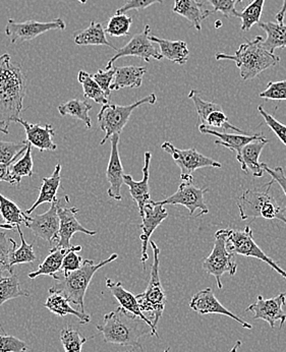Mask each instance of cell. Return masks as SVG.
I'll return each mask as SVG.
<instances>
[{"mask_svg": "<svg viewBox=\"0 0 286 352\" xmlns=\"http://www.w3.org/2000/svg\"><path fill=\"white\" fill-rule=\"evenodd\" d=\"M25 96L26 76L4 53L0 56V126L8 131L10 124L21 118Z\"/></svg>", "mask_w": 286, "mask_h": 352, "instance_id": "6da1fadb", "label": "cell"}, {"mask_svg": "<svg viewBox=\"0 0 286 352\" xmlns=\"http://www.w3.org/2000/svg\"><path fill=\"white\" fill-rule=\"evenodd\" d=\"M96 328L102 333L105 343L133 349L139 347L141 351L143 349L140 339L145 335H152V329L145 321L122 307L105 315L103 325H96Z\"/></svg>", "mask_w": 286, "mask_h": 352, "instance_id": "7a4b0ae2", "label": "cell"}, {"mask_svg": "<svg viewBox=\"0 0 286 352\" xmlns=\"http://www.w3.org/2000/svg\"><path fill=\"white\" fill-rule=\"evenodd\" d=\"M263 37L258 36L255 39L241 44L234 54L217 53L216 59L234 61L241 78L245 80H252L266 69L275 67L280 61V57L269 52L263 45Z\"/></svg>", "mask_w": 286, "mask_h": 352, "instance_id": "3957f363", "label": "cell"}, {"mask_svg": "<svg viewBox=\"0 0 286 352\" xmlns=\"http://www.w3.org/2000/svg\"><path fill=\"white\" fill-rule=\"evenodd\" d=\"M118 258V254H113L99 264H95L93 260H86L78 270L69 273H63L60 271L57 274V283L50 288V294H61L69 302L78 305L80 311L85 313V296L91 280L99 269L113 262Z\"/></svg>", "mask_w": 286, "mask_h": 352, "instance_id": "277c9868", "label": "cell"}, {"mask_svg": "<svg viewBox=\"0 0 286 352\" xmlns=\"http://www.w3.org/2000/svg\"><path fill=\"white\" fill-rule=\"evenodd\" d=\"M267 188L265 192L248 190L237 199V207L239 209L241 220L248 218H264L268 220H278L286 226L285 209L278 205L275 199L270 196Z\"/></svg>", "mask_w": 286, "mask_h": 352, "instance_id": "5b68a950", "label": "cell"}, {"mask_svg": "<svg viewBox=\"0 0 286 352\" xmlns=\"http://www.w3.org/2000/svg\"><path fill=\"white\" fill-rule=\"evenodd\" d=\"M152 250H153L154 260L151 269V277L149 284L143 294H138L137 300L144 314H150L151 321L154 326H157L159 320L162 317L166 305V294L164 288L161 284L160 276H159V254L160 250L157 247L155 241H150Z\"/></svg>", "mask_w": 286, "mask_h": 352, "instance_id": "8992f818", "label": "cell"}, {"mask_svg": "<svg viewBox=\"0 0 286 352\" xmlns=\"http://www.w3.org/2000/svg\"><path fill=\"white\" fill-rule=\"evenodd\" d=\"M156 95H148L145 98L141 100L135 101L131 105L120 106L118 104L108 103L102 106L100 112H99L97 118H98L99 126L101 131H104L105 135L101 141L100 145H104L105 142L113 135H120L124 127L126 126L131 113L135 108L140 107L144 104H151L154 105L156 103Z\"/></svg>", "mask_w": 286, "mask_h": 352, "instance_id": "52a82bcc", "label": "cell"}, {"mask_svg": "<svg viewBox=\"0 0 286 352\" xmlns=\"http://www.w3.org/2000/svg\"><path fill=\"white\" fill-rule=\"evenodd\" d=\"M226 229H220L215 233L213 251L203 261V269L207 274L215 277L218 288L222 289L221 278L226 273L234 276L237 271L235 254L226 245Z\"/></svg>", "mask_w": 286, "mask_h": 352, "instance_id": "ba28073f", "label": "cell"}, {"mask_svg": "<svg viewBox=\"0 0 286 352\" xmlns=\"http://www.w3.org/2000/svg\"><path fill=\"white\" fill-rule=\"evenodd\" d=\"M253 230L251 227L247 226L243 230H234V229H226V245L230 252L239 256H249V258H256L258 260L266 263L271 268L274 269L278 274L286 280V272L273 260L270 256H267L264 252L261 250L259 245L256 243L254 239Z\"/></svg>", "mask_w": 286, "mask_h": 352, "instance_id": "9c48e42d", "label": "cell"}, {"mask_svg": "<svg viewBox=\"0 0 286 352\" xmlns=\"http://www.w3.org/2000/svg\"><path fill=\"white\" fill-rule=\"evenodd\" d=\"M161 149L171 155L175 164L181 169L182 182H192V173L197 169L205 168V167H213V168L222 167L221 163L204 156L197 151L196 148L182 150L175 147L170 142H165L161 145Z\"/></svg>", "mask_w": 286, "mask_h": 352, "instance_id": "30bf717a", "label": "cell"}, {"mask_svg": "<svg viewBox=\"0 0 286 352\" xmlns=\"http://www.w3.org/2000/svg\"><path fill=\"white\" fill-rule=\"evenodd\" d=\"M67 28L63 19H54L52 22H38V21H26L19 23L12 19H8L6 27V34L10 38V43L22 45L25 42L31 41L38 36L43 35L52 30L63 31Z\"/></svg>", "mask_w": 286, "mask_h": 352, "instance_id": "8fae6325", "label": "cell"}, {"mask_svg": "<svg viewBox=\"0 0 286 352\" xmlns=\"http://www.w3.org/2000/svg\"><path fill=\"white\" fill-rule=\"evenodd\" d=\"M150 34H151V28L149 25H146L141 33L135 34L126 45L116 50V54H114V56L108 61L105 69L107 71L111 69L113 63L120 57H139L146 63H150L151 58L161 60L163 58L162 54L160 50L156 47L155 43L150 40Z\"/></svg>", "mask_w": 286, "mask_h": 352, "instance_id": "7c38bea8", "label": "cell"}, {"mask_svg": "<svg viewBox=\"0 0 286 352\" xmlns=\"http://www.w3.org/2000/svg\"><path fill=\"white\" fill-rule=\"evenodd\" d=\"M208 190L207 188H197L192 182H182L177 192L165 199L164 201H159V204L162 206H184L190 212V217H192L195 212L200 210L198 217H201V216L207 215L209 213L208 207L204 201V194Z\"/></svg>", "mask_w": 286, "mask_h": 352, "instance_id": "4fadbf2b", "label": "cell"}, {"mask_svg": "<svg viewBox=\"0 0 286 352\" xmlns=\"http://www.w3.org/2000/svg\"><path fill=\"white\" fill-rule=\"evenodd\" d=\"M61 199L53 201L52 207L41 215H34L30 217L29 221L25 223L28 228L33 231L36 236L50 243V245L58 243L59 227L60 218L58 209L60 207Z\"/></svg>", "mask_w": 286, "mask_h": 352, "instance_id": "5bb4252c", "label": "cell"}, {"mask_svg": "<svg viewBox=\"0 0 286 352\" xmlns=\"http://www.w3.org/2000/svg\"><path fill=\"white\" fill-rule=\"evenodd\" d=\"M285 303L286 294H278L268 300H265L262 296H258L257 300L248 307L245 311L253 314L254 320H263L272 329H274L277 322H280V328H283L286 322V314L283 311Z\"/></svg>", "mask_w": 286, "mask_h": 352, "instance_id": "9a60e30c", "label": "cell"}, {"mask_svg": "<svg viewBox=\"0 0 286 352\" xmlns=\"http://www.w3.org/2000/svg\"><path fill=\"white\" fill-rule=\"evenodd\" d=\"M69 200V197L65 196L61 198L60 207L58 209V215L60 218V227H59L58 243L55 247L63 248V249H69L73 247L71 245L72 237L77 232L85 233L87 235L96 234L97 231L89 230L85 228L77 219L78 209L77 208L67 207V204L63 205L65 201Z\"/></svg>", "mask_w": 286, "mask_h": 352, "instance_id": "2e32d148", "label": "cell"}, {"mask_svg": "<svg viewBox=\"0 0 286 352\" xmlns=\"http://www.w3.org/2000/svg\"><path fill=\"white\" fill-rule=\"evenodd\" d=\"M190 309L192 311L198 313L199 315H222L234 320L236 323H239L241 327L245 329H253V326L248 322L243 321L241 318L237 317L236 315L232 314V311H228L226 307H224L219 300L216 298L215 294L212 292L211 288L201 290L197 292L190 302Z\"/></svg>", "mask_w": 286, "mask_h": 352, "instance_id": "e0dca14e", "label": "cell"}, {"mask_svg": "<svg viewBox=\"0 0 286 352\" xmlns=\"http://www.w3.org/2000/svg\"><path fill=\"white\" fill-rule=\"evenodd\" d=\"M142 217V234L140 236L142 241V263L145 264L148 260V243L150 241L152 233L158 228V226L168 217L164 206L160 205L159 201H151L144 208L143 213L140 214Z\"/></svg>", "mask_w": 286, "mask_h": 352, "instance_id": "ac0fdd59", "label": "cell"}, {"mask_svg": "<svg viewBox=\"0 0 286 352\" xmlns=\"http://www.w3.org/2000/svg\"><path fill=\"white\" fill-rule=\"evenodd\" d=\"M111 141V152H110L109 163L106 170V178L109 182L110 186L107 190L109 198L116 201H122V190L124 182V167L120 160V151H118V143H120V135H113L110 139Z\"/></svg>", "mask_w": 286, "mask_h": 352, "instance_id": "d6986e66", "label": "cell"}, {"mask_svg": "<svg viewBox=\"0 0 286 352\" xmlns=\"http://www.w3.org/2000/svg\"><path fill=\"white\" fill-rule=\"evenodd\" d=\"M106 286L111 292L112 296L120 302V307L122 309H126V311L133 314V315L137 316V317L141 318L143 321H145L151 327L152 335L159 338L157 328L154 326L153 322L142 311L141 307H140L139 302L137 300V296L128 292L120 282H113L109 278L106 279Z\"/></svg>", "mask_w": 286, "mask_h": 352, "instance_id": "ffe728a7", "label": "cell"}, {"mask_svg": "<svg viewBox=\"0 0 286 352\" xmlns=\"http://www.w3.org/2000/svg\"><path fill=\"white\" fill-rule=\"evenodd\" d=\"M152 154L150 152L145 153V165L143 168V178L140 182H135L133 179L131 175H124V184L130 188V194L131 198L139 207L140 214L143 213L144 208L147 204L151 201V196H150V162H151Z\"/></svg>", "mask_w": 286, "mask_h": 352, "instance_id": "44dd1931", "label": "cell"}, {"mask_svg": "<svg viewBox=\"0 0 286 352\" xmlns=\"http://www.w3.org/2000/svg\"><path fill=\"white\" fill-rule=\"evenodd\" d=\"M16 122L24 126L27 135L26 141L33 147L37 148L41 152L55 151L57 149L56 144L53 142L55 131L52 124L41 126L40 124H29L23 118H19Z\"/></svg>", "mask_w": 286, "mask_h": 352, "instance_id": "7402d4cb", "label": "cell"}, {"mask_svg": "<svg viewBox=\"0 0 286 352\" xmlns=\"http://www.w3.org/2000/svg\"><path fill=\"white\" fill-rule=\"evenodd\" d=\"M199 131L203 135H211L217 137L218 140L215 141V145L222 146V147L228 148V149L236 153L237 161L241 158V152L248 144L264 137L263 133H256V135H241V133H226L223 131L208 129L205 126H199Z\"/></svg>", "mask_w": 286, "mask_h": 352, "instance_id": "603a6c76", "label": "cell"}, {"mask_svg": "<svg viewBox=\"0 0 286 352\" xmlns=\"http://www.w3.org/2000/svg\"><path fill=\"white\" fill-rule=\"evenodd\" d=\"M269 143V140L263 137L248 144L241 152L239 162L241 163V170L245 173H252L254 177H262L264 169L262 163L259 162L261 153L265 146Z\"/></svg>", "mask_w": 286, "mask_h": 352, "instance_id": "cb8c5ba5", "label": "cell"}, {"mask_svg": "<svg viewBox=\"0 0 286 352\" xmlns=\"http://www.w3.org/2000/svg\"><path fill=\"white\" fill-rule=\"evenodd\" d=\"M173 10L192 23L197 31H201L203 21L212 14L211 10L205 8L204 4L197 0H175Z\"/></svg>", "mask_w": 286, "mask_h": 352, "instance_id": "d4e9b609", "label": "cell"}, {"mask_svg": "<svg viewBox=\"0 0 286 352\" xmlns=\"http://www.w3.org/2000/svg\"><path fill=\"white\" fill-rule=\"evenodd\" d=\"M146 72V67L135 65L116 67V76L111 85V91H118L124 88H140Z\"/></svg>", "mask_w": 286, "mask_h": 352, "instance_id": "484cf974", "label": "cell"}, {"mask_svg": "<svg viewBox=\"0 0 286 352\" xmlns=\"http://www.w3.org/2000/svg\"><path fill=\"white\" fill-rule=\"evenodd\" d=\"M150 40L158 44L161 54L168 60L182 65L188 61L190 51L186 42L181 40L173 41V40L162 39L152 35H150Z\"/></svg>", "mask_w": 286, "mask_h": 352, "instance_id": "4316f807", "label": "cell"}, {"mask_svg": "<svg viewBox=\"0 0 286 352\" xmlns=\"http://www.w3.org/2000/svg\"><path fill=\"white\" fill-rule=\"evenodd\" d=\"M60 171L61 165L58 163L55 166L52 176L42 178V186L39 188V197H38L35 203L33 204V206L29 210H27V215L33 213L34 210L37 209L42 204H52L53 201L57 200V190H58L59 186H60L61 182Z\"/></svg>", "mask_w": 286, "mask_h": 352, "instance_id": "83f0119b", "label": "cell"}, {"mask_svg": "<svg viewBox=\"0 0 286 352\" xmlns=\"http://www.w3.org/2000/svg\"><path fill=\"white\" fill-rule=\"evenodd\" d=\"M74 245L69 249H63V248L54 247L50 250V254H48L47 258L44 260V262L40 265L39 268L35 272H31L28 274L31 279L39 276H52L53 279L56 280L57 274L61 271L63 268V258L67 256V252L73 250Z\"/></svg>", "mask_w": 286, "mask_h": 352, "instance_id": "f1b7e54d", "label": "cell"}, {"mask_svg": "<svg viewBox=\"0 0 286 352\" xmlns=\"http://www.w3.org/2000/svg\"><path fill=\"white\" fill-rule=\"evenodd\" d=\"M74 41L78 46H108L116 51L118 50L108 41L102 24L95 21H92L87 29L76 34Z\"/></svg>", "mask_w": 286, "mask_h": 352, "instance_id": "f546056e", "label": "cell"}, {"mask_svg": "<svg viewBox=\"0 0 286 352\" xmlns=\"http://www.w3.org/2000/svg\"><path fill=\"white\" fill-rule=\"evenodd\" d=\"M44 307L50 309L52 313L58 316V317H65V316L67 315H73L80 320V324L90 323V316L87 315L86 313H82V311H77V309H74L71 305V302H69L65 296H61V294H50Z\"/></svg>", "mask_w": 286, "mask_h": 352, "instance_id": "4dcf8cb0", "label": "cell"}, {"mask_svg": "<svg viewBox=\"0 0 286 352\" xmlns=\"http://www.w3.org/2000/svg\"><path fill=\"white\" fill-rule=\"evenodd\" d=\"M258 25L266 32L267 38L263 42V45L269 52L274 53L278 48H286V25L260 22Z\"/></svg>", "mask_w": 286, "mask_h": 352, "instance_id": "1f68e13d", "label": "cell"}, {"mask_svg": "<svg viewBox=\"0 0 286 352\" xmlns=\"http://www.w3.org/2000/svg\"><path fill=\"white\" fill-rule=\"evenodd\" d=\"M60 116H71L78 120H82L84 122L87 129L92 127V122H91L90 116L89 112L92 109V105L87 101L78 100V99H73L65 102V103L60 104L57 107Z\"/></svg>", "mask_w": 286, "mask_h": 352, "instance_id": "d6a6232c", "label": "cell"}, {"mask_svg": "<svg viewBox=\"0 0 286 352\" xmlns=\"http://www.w3.org/2000/svg\"><path fill=\"white\" fill-rule=\"evenodd\" d=\"M0 215L6 224L12 226H21V224L29 221L30 217L26 212H23L14 201L6 198L0 194Z\"/></svg>", "mask_w": 286, "mask_h": 352, "instance_id": "836d02e7", "label": "cell"}, {"mask_svg": "<svg viewBox=\"0 0 286 352\" xmlns=\"http://www.w3.org/2000/svg\"><path fill=\"white\" fill-rule=\"evenodd\" d=\"M30 296V292L21 287L19 276L16 274H10V276H0V307L8 300L16 298Z\"/></svg>", "mask_w": 286, "mask_h": 352, "instance_id": "e575fe53", "label": "cell"}, {"mask_svg": "<svg viewBox=\"0 0 286 352\" xmlns=\"http://www.w3.org/2000/svg\"><path fill=\"white\" fill-rule=\"evenodd\" d=\"M78 80L82 87L84 97L86 99H92L98 104L109 103V99L106 96L104 91L97 84L92 75L85 71H80L78 75Z\"/></svg>", "mask_w": 286, "mask_h": 352, "instance_id": "d590c367", "label": "cell"}, {"mask_svg": "<svg viewBox=\"0 0 286 352\" xmlns=\"http://www.w3.org/2000/svg\"><path fill=\"white\" fill-rule=\"evenodd\" d=\"M32 147L33 146L29 144L25 154L16 162L12 163V167H10V175L16 180L18 186L22 182V178L24 176H28V177L33 176L34 163L33 158H32Z\"/></svg>", "mask_w": 286, "mask_h": 352, "instance_id": "8d00e7d4", "label": "cell"}, {"mask_svg": "<svg viewBox=\"0 0 286 352\" xmlns=\"http://www.w3.org/2000/svg\"><path fill=\"white\" fill-rule=\"evenodd\" d=\"M264 3L265 0H254L243 12H239V18L241 20V31H249L254 25L259 24Z\"/></svg>", "mask_w": 286, "mask_h": 352, "instance_id": "74e56055", "label": "cell"}, {"mask_svg": "<svg viewBox=\"0 0 286 352\" xmlns=\"http://www.w3.org/2000/svg\"><path fill=\"white\" fill-rule=\"evenodd\" d=\"M16 248V243L12 239H6L4 231L0 232V276L4 272L14 274V267L12 266V254Z\"/></svg>", "mask_w": 286, "mask_h": 352, "instance_id": "f35d334b", "label": "cell"}, {"mask_svg": "<svg viewBox=\"0 0 286 352\" xmlns=\"http://www.w3.org/2000/svg\"><path fill=\"white\" fill-rule=\"evenodd\" d=\"M28 143L27 141L19 142H4L0 141V163L2 164H12L16 158L22 156L24 152L27 151Z\"/></svg>", "mask_w": 286, "mask_h": 352, "instance_id": "ab89813d", "label": "cell"}, {"mask_svg": "<svg viewBox=\"0 0 286 352\" xmlns=\"http://www.w3.org/2000/svg\"><path fill=\"white\" fill-rule=\"evenodd\" d=\"M131 24L133 19L131 16L126 14H116L108 21L105 32L111 37H124L130 34Z\"/></svg>", "mask_w": 286, "mask_h": 352, "instance_id": "60d3db41", "label": "cell"}, {"mask_svg": "<svg viewBox=\"0 0 286 352\" xmlns=\"http://www.w3.org/2000/svg\"><path fill=\"white\" fill-rule=\"evenodd\" d=\"M60 341L65 352H82V345L87 342V338L82 336L76 329L67 327L61 330Z\"/></svg>", "mask_w": 286, "mask_h": 352, "instance_id": "b9f144b4", "label": "cell"}, {"mask_svg": "<svg viewBox=\"0 0 286 352\" xmlns=\"http://www.w3.org/2000/svg\"><path fill=\"white\" fill-rule=\"evenodd\" d=\"M19 234H20L21 241L22 245L19 249H14L12 254V266L14 267L16 265L29 264V263L35 262L37 260L35 252L33 250V245H28L26 239H25L24 234H23L21 226H16Z\"/></svg>", "mask_w": 286, "mask_h": 352, "instance_id": "7bdbcfd3", "label": "cell"}, {"mask_svg": "<svg viewBox=\"0 0 286 352\" xmlns=\"http://www.w3.org/2000/svg\"><path fill=\"white\" fill-rule=\"evenodd\" d=\"M207 1L213 6V10H211L212 14L219 12L226 18L230 19L239 18V12H237L235 6L243 0H207Z\"/></svg>", "mask_w": 286, "mask_h": 352, "instance_id": "ee69618b", "label": "cell"}, {"mask_svg": "<svg viewBox=\"0 0 286 352\" xmlns=\"http://www.w3.org/2000/svg\"><path fill=\"white\" fill-rule=\"evenodd\" d=\"M259 97L266 100H286V80L268 82L266 90L261 92Z\"/></svg>", "mask_w": 286, "mask_h": 352, "instance_id": "f6af8a7d", "label": "cell"}, {"mask_svg": "<svg viewBox=\"0 0 286 352\" xmlns=\"http://www.w3.org/2000/svg\"><path fill=\"white\" fill-rule=\"evenodd\" d=\"M0 352H32L26 343L10 335H0Z\"/></svg>", "mask_w": 286, "mask_h": 352, "instance_id": "bcb514c9", "label": "cell"}, {"mask_svg": "<svg viewBox=\"0 0 286 352\" xmlns=\"http://www.w3.org/2000/svg\"><path fill=\"white\" fill-rule=\"evenodd\" d=\"M258 111L261 116L264 118L265 122H266L267 126L270 127L271 131L277 135L279 140L283 142V144L286 146V126L285 124H281L280 122L276 120L274 116L269 114L266 110L264 109L263 106H258Z\"/></svg>", "mask_w": 286, "mask_h": 352, "instance_id": "7dc6e473", "label": "cell"}, {"mask_svg": "<svg viewBox=\"0 0 286 352\" xmlns=\"http://www.w3.org/2000/svg\"><path fill=\"white\" fill-rule=\"evenodd\" d=\"M114 76H116V67H112L108 71L107 69H99L96 74L92 75L97 84L104 91L108 99H110V96H111V85L113 82Z\"/></svg>", "mask_w": 286, "mask_h": 352, "instance_id": "c3c4849f", "label": "cell"}, {"mask_svg": "<svg viewBox=\"0 0 286 352\" xmlns=\"http://www.w3.org/2000/svg\"><path fill=\"white\" fill-rule=\"evenodd\" d=\"M80 251H82V247L77 245V247H74L71 252H67V256L63 258L61 272H74V271L78 270L82 267V256H78L77 254V252Z\"/></svg>", "mask_w": 286, "mask_h": 352, "instance_id": "681fc988", "label": "cell"}, {"mask_svg": "<svg viewBox=\"0 0 286 352\" xmlns=\"http://www.w3.org/2000/svg\"><path fill=\"white\" fill-rule=\"evenodd\" d=\"M262 167L263 169H264V170L266 171L271 177H272V180L269 182L268 184H265V186L268 188V186H272L274 182H277V184L280 186V188H283V192H285L286 197V175L283 167L277 166L275 167V168H271V167L268 166L266 163H262Z\"/></svg>", "mask_w": 286, "mask_h": 352, "instance_id": "f907efd6", "label": "cell"}, {"mask_svg": "<svg viewBox=\"0 0 286 352\" xmlns=\"http://www.w3.org/2000/svg\"><path fill=\"white\" fill-rule=\"evenodd\" d=\"M163 0H126V3L116 10V14H126L129 10H142L149 8L154 3H162Z\"/></svg>", "mask_w": 286, "mask_h": 352, "instance_id": "816d5d0a", "label": "cell"}, {"mask_svg": "<svg viewBox=\"0 0 286 352\" xmlns=\"http://www.w3.org/2000/svg\"><path fill=\"white\" fill-rule=\"evenodd\" d=\"M12 165L10 163H8V164L0 163V182H8V184L14 186V184H16V180L10 175V167H12Z\"/></svg>", "mask_w": 286, "mask_h": 352, "instance_id": "f5cc1de1", "label": "cell"}, {"mask_svg": "<svg viewBox=\"0 0 286 352\" xmlns=\"http://www.w3.org/2000/svg\"><path fill=\"white\" fill-rule=\"evenodd\" d=\"M286 14V0H283V8L279 10L278 14L276 16L277 23L279 24H285V16Z\"/></svg>", "mask_w": 286, "mask_h": 352, "instance_id": "db71d44e", "label": "cell"}, {"mask_svg": "<svg viewBox=\"0 0 286 352\" xmlns=\"http://www.w3.org/2000/svg\"><path fill=\"white\" fill-rule=\"evenodd\" d=\"M241 346V341L237 340L236 342H235V344L234 345V347H232V351L230 352H237L239 351V347Z\"/></svg>", "mask_w": 286, "mask_h": 352, "instance_id": "11a10c76", "label": "cell"}, {"mask_svg": "<svg viewBox=\"0 0 286 352\" xmlns=\"http://www.w3.org/2000/svg\"><path fill=\"white\" fill-rule=\"evenodd\" d=\"M0 229H10V230H12V229H14V226H10V224L0 223Z\"/></svg>", "mask_w": 286, "mask_h": 352, "instance_id": "9f6ffc18", "label": "cell"}, {"mask_svg": "<svg viewBox=\"0 0 286 352\" xmlns=\"http://www.w3.org/2000/svg\"><path fill=\"white\" fill-rule=\"evenodd\" d=\"M0 133H4V135H8V129H3V127L0 126Z\"/></svg>", "mask_w": 286, "mask_h": 352, "instance_id": "6f0895ef", "label": "cell"}, {"mask_svg": "<svg viewBox=\"0 0 286 352\" xmlns=\"http://www.w3.org/2000/svg\"><path fill=\"white\" fill-rule=\"evenodd\" d=\"M77 1L80 2L82 4L87 3V0H77Z\"/></svg>", "mask_w": 286, "mask_h": 352, "instance_id": "680465c9", "label": "cell"}, {"mask_svg": "<svg viewBox=\"0 0 286 352\" xmlns=\"http://www.w3.org/2000/svg\"><path fill=\"white\" fill-rule=\"evenodd\" d=\"M169 351H170V349H169V347H168V349H165V351L163 352H169ZM126 352H131V351H126Z\"/></svg>", "mask_w": 286, "mask_h": 352, "instance_id": "91938a15", "label": "cell"}]
</instances>
